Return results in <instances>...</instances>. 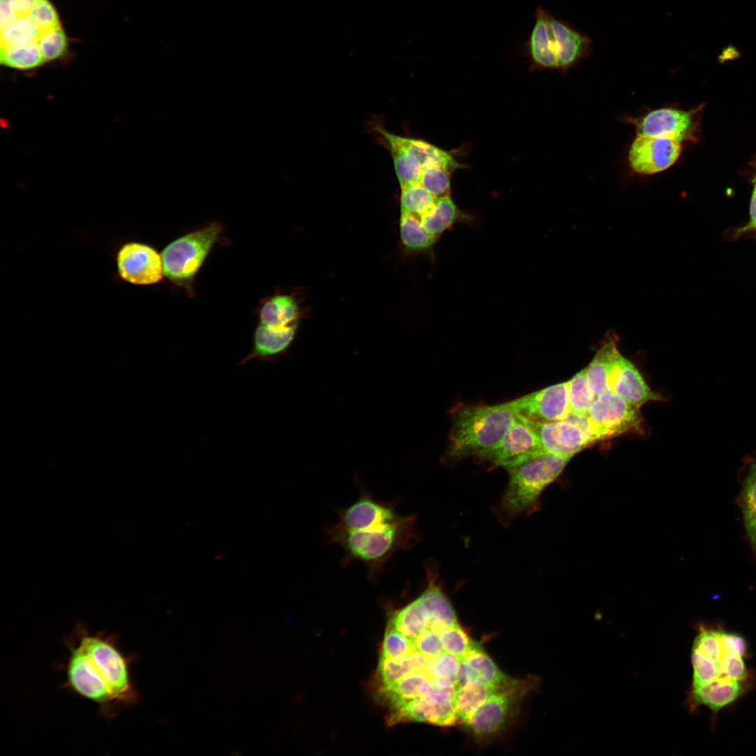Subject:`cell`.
<instances>
[{
    "label": "cell",
    "instance_id": "40",
    "mask_svg": "<svg viewBox=\"0 0 756 756\" xmlns=\"http://www.w3.org/2000/svg\"><path fill=\"white\" fill-rule=\"evenodd\" d=\"M1 30L10 26L18 18L13 10L10 0H0Z\"/></svg>",
    "mask_w": 756,
    "mask_h": 756
},
{
    "label": "cell",
    "instance_id": "11",
    "mask_svg": "<svg viewBox=\"0 0 756 756\" xmlns=\"http://www.w3.org/2000/svg\"><path fill=\"white\" fill-rule=\"evenodd\" d=\"M527 422L547 454L572 458L596 442L588 430L585 416L569 415L566 419L545 423Z\"/></svg>",
    "mask_w": 756,
    "mask_h": 756
},
{
    "label": "cell",
    "instance_id": "9",
    "mask_svg": "<svg viewBox=\"0 0 756 756\" xmlns=\"http://www.w3.org/2000/svg\"><path fill=\"white\" fill-rule=\"evenodd\" d=\"M456 685H433L425 696L410 701L387 717L389 725L400 722H424L440 727L458 724L454 705Z\"/></svg>",
    "mask_w": 756,
    "mask_h": 756
},
{
    "label": "cell",
    "instance_id": "10",
    "mask_svg": "<svg viewBox=\"0 0 756 756\" xmlns=\"http://www.w3.org/2000/svg\"><path fill=\"white\" fill-rule=\"evenodd\" d=\"M682 151V142L675 139L636 134L627 148V167L634 175L652 176L674 165Z\"/></svg>",
    "mask_w": 756,
    "mask_h": 756
},
{
    "label": "cell",
    "instance_id": "12",
    "mask_svg": "<svg viewBox=\"0 0 756 756\" xmlns=\"http://www.w3.org/2000/svg\"><path fill=\"white\" fill-rule=\"evenodd\" d=\"M543 454L545 452L533 428L518 417L500 441L478 459L507 470Z\"/></svg>",
    "mask_w": 756,
    "mask_h": 756
},
{
    "label": "cell",
    "instance_id": "8",
    "mask_svg": "<svg viewBox=\"0 0 756 756\" xmlns=\"http://www.w3.org/2000/svg\"><path fill=\"white\" fill-rule=\"evenodd\" d=\"M698 112L664 106L647 108L636 115H624L621 120L631 125L636 134L666 137L682 143L695 139Z\"/></svg>",
    "mask_w": 756,
    "mask_h": 756
},
{
    "label": "cell",
    "instance_id": "4",
    "mask_svg": "<svg viewBox=\"0 0 756 756\" xmlns=\"http://www.w3.org/2000/svg\"><path fill=\"white\" fill-rule=\"evenodd\" d=\"M570 458L545 453L507 469L509 480L500 501L502 510L510 516L537 510L541 493Z\"/></svg>",
    "mask_w": 756,
    "mask_h": 756
},
{
    "label": "cell",
    "instance_id": "7",
    "mask_svg": "<svg viewBox=\"0 0 756 756\" xmlns=\"http://www.w3.org/2000/svg\"><path fill=\"white\" fill-rule=\"evenodd\" d=\"M586 417L595 441L638 430L643 421L638 408L612 391L596 397Z\"/></svg>",
    "mask_w": 756,
    "mask_h": 756
},
{
    "label": "cell",
    "instance_id": "17",
    "mask_svg": "<svg viewBox=\"0 0 756 756\" xmlns=\"http://www.w3.org/2000/svg\"><path fill=\"white\" fill-rule=\"evenodd\" d=\"M548 10L539 6L535 12V22L528 39L521 44L522 52L529 57L532 69H558L555 43Z\"/></svg>",
    "mask_w": 756,
    "mask_h": 756
},
{
    "label": "cell",
    "instance_id": "22",
    "mask_svg": "<svg viewBox=\"0 0 756 756\" xmlns=\"http://www.w3.org/2000/svg\"><path fill=\"white\" fill-rule=\"evenodd\" d=\"M621 354L616 336L609 333L586 368L587 382L596 398L610 391V379Z\"/></svg>",
    "mask_w": 756,
    "mask_h": 756
},
{
    "label": "cell",
    "instance_id": "43",
    "mask_svg": "<svg viewBox=\"0 0 756 756\" xmlns=\"http://www.w3.org/2000/svg\"><path fill=\"white\" fill-rule=\"evenodd\" d=\"M750 225L752 227L756 228V183L755 189L753 190L751 202H750Z\"/></svg>",
    "mask_w": 756,
    "mask_h": 756
},
{
    "label": "cell",
    "instance_id": "16",
    "mask_svg": "<svg viewBox=\"0 0 756 756\" xmlns=\"http://www.w3.org/2000/svg\"><path fill=\"white\" fill-rule=\"evenodd\" d=\"M550 24L555 43L558 69L563 73L590 57L592 40L574 29L567 21L557 19L552 13Z\"/></svg>",
    "mask_w": 756,
    "mask_h": 756
},
{
    "label": "cell",
    "instance_id": "33",
    "mask_svg": "<svg viewBox=\"0 0 756 756\" xmlns=\"http://www.w3.org/2000/svg\"><path fill=\"white\" fill-rule=\"evenodd\" d=\"M461 661L455 656L444 651L441 654L428 658L424 671L434 683L446 682L458 686Z\"/></svg>",
    "mask_w": 756,
    "mask_h": 756
},
{
    "label": "cell",
    "instance_id": "3",
    "mask_svg": "<svg viewBox=\"0 0 756 756\" xmlns=\"http://www.w3.org/2000/svg\"><path fill=\"white\" fill-rule=\"evenodd\" d=\"M517 419L510 401L495 405H458L451 412L446 453L448 458H478L500 441Z\"/></svg>",
    "mask_w": 756,
    "mask_h": 756
},
{
    "label": "cell",
    "instance_id": "24",
    "mask_svg": "<svg viewBox=\"0 0 756 756\" xmlns=\"http://www.w3.org/2000/svg\"><path fill=\"white\" fill-rule=\"evenodd\" d=\"M297 301L288 294H275L263 300L258 309L259 323L270 328H281L298 323Z\"/></svg>",
    "mask_w": 756,
    "mask_h": 756
},
{
    "label": "cell",
    "instance_id": "37",
    "mask_svg": "<svg viewBox=\"0 0 756 756\" xmlns=\"http://www.w3.org/2000/svg\"><path fill=\"white\" fill-rule=\"evenodd\" d=\"M451 173L443 166H428L423 169L419 183L436 198L449 195Z\"/></svg>",
    "mask_w": 756,
    "mask_h": 756
},
{
    "label": "cell",
    "instance_id": "20",
    "mask_svg": "<svg viewBox=\"0 0 756 756\" xmlns=\"http://www.w3.org/2000/svg\"><path fill=\"white\" fill-rule=\"evenodd\" d=\"M297 328L298 323L275 328L258 323L253 332L252 349L239 364L244 365L252 359L274 361L286 353Z\"/></svg>",
    "mask_w": 756,
    "mask_h": 756
},
{
    "label": "cell",
    "instance_id": "42",
    "mask_svg": "<svg viewBox=\"0 0 756 756\" xmlns=\"http://www.w3.org/2000/svg\"><path fill=\"white\" fill-rule=\"evenodd\" d=\"M39 0H10V6L18 17L26 16Z\"/></svg>",
    "mask_w": 756,
    "mask_h": 756
},
{
    "label": "cell",
    "instance_id": "15",
    "mask_svg": "<svg viewBox=\"0 0 756 756\" xmlns=\"http://www.w3.org/2000/svg\"><path fill=\"white\" fill-rule=\"evenodd\" d=\"M336 512L338 523L351 529L393 522L401 516L397 512V502L378 500L364 488H361L359 497L354 503Z\"/></svg>",
    "mask_w": 756,
    "mask_h": 756
},
{
    "label": "cell",
    "instance_id": "19",
    "mask_svg": "<svg viewBox=\"0 0 756 756\" xmlns=\"http://www.w3.org/2000/svg\"><path fill=\"white\" fill-rule=\"evenodd\" d=\"M426 582L418 598L427 617V626L440 634L446 627L458 622L457 617L431 566H426Z\"/></svg>",
    "mask_w": 756,
    "mask_h": 756
},
{
    "label": "cell",
    "instance_id": "23",
    "mask_svg": "<svg viewBox=\"0 0 756 756\" xmlns=\"http://www.w3.org/2000/svg\"><path fill=\"white\" fill-rule=\"evenodd\" d=\"M744 682L732 680L716 679L692 688L691 700L695 705H704L713 711L736 700L744 692Z\"/></svg>",
    "mask_w": 756,
    "mask_h": 756
},
{
    "label": "cell",
    "instance_id": "35",
    "mask_svg": "<svg viewBox=\"0 0 756 756\" xmlns=\"http://www.w3.org/2000/svg\"><path fill=\"white\" fill-rule=\"evenodd\" d=\"M40 31L26 16L18 17L8 27L1 30V46H17L38 42Z\"/></svg>",
    "mask_w": 756,
    "mask_h": 756
},
{
    "label": "cell",
    "instance_id": "32",
    "mask_svg": "<svg viewBox=\"0 0 756 756\" xmlns=\"http://www.w3.org/2000/svg\"><path fill=\"white\" fill-rule=\"evenodd\" d=\"M570 415L586 416L596 399L587 379L586 368L567 381Z\"/></svg>",
    "mask_w": 756,
    "mask_h": 756
},
{
    "label": "cell",
    "instance_id": "6",
    "mask_svg": "<svg viewBox=\"0 0 756 756\" xmlns=\"http://www.w3.org/2000/svg\"><path fill=\"white\" fill-rule=\"evenodd\" d=\"M538 684L533 676L509 678L498 685L465 725L478 738L503 730L514 718L526 696Z\"/></svg>",
    "mask_w": 756,
    "mask_h": 756
},
{
    "label": "cell",
    "instance_id": "31",
    "mask_svg": "<svg viewBox=\"0 0 756 756\" xmlns=\"http://www.w3.org/2000/svg\"><path fill=\"white\" fill-rule=\"evenodd\" d=\"M1 64L20 70L38 67L46 62L38 43L17 46H1Z\"/></svg>",
    "mask_w": 756,
    "mask_h": 756
},
{
    "label": "cell",
    "instance_id": "38",
    "mask_svg": "<svg viewBox=\"0 0 756 756\" xmlns=\"http://www.w3.org/2000/svg\"><path fill=\"white\" fill-rule=\"evenodd\" d=\"M37 43L46 62L60 57L67 48L66 36L61 26L41 34Z\"/></svg>",
    "mask_w": 756,
    "mask_h": 756
},
{
    "label": "cell",
    "instance_id": "30",
    "mask_svg": "<svg viewBox=\"0 0 756 756\" xmlns=\"http://www.w3.org/2000/svg\"><path fill=\"white\" fill-rule=\"evenodd\" d=\"M400 233L405 246L412 251L430 248L438 237L426 229L421 218L405 212H401Z\"/></svg>",
    "mask_w": 756,
    "mask_h": 756
},
{
    "label": "cell",
    "instance_id": "34",
    "mask_svg": "<svg viewBox=\"0 0 756 756\" xmlns=\"http://www.w3.org/2000/svg\"><path fill=\"white\" fill-rule=\"evenodd\" d=\"M437 199L420 183L405 186L401 188V212L421 218L433 208Z\"/></svg>",
    "mask_w": 756,
    "mask_h": 756
},
{
    "label": "cell",
    "instance_id": "28",
    "mask_svg": "<svg viewBox=\"0 0 756 756\" xmlns=\"http://www.w3.org/2000/svg\"><path fill=\"white\" fill-rule=\"evenodd\" d=\"M465 219V214L457 207L449 195L438 198L433 208L421 218L426 229L437 237Z\"/></svg>",
    "mask_w": 756,
    "mask_h": 756
},
{
    "label": "cell",
    "instance_id": "25",
    "mask_svg": "<svg viewBox=\"0 0 756 756\" xmlns=\"http://www.w3.org/2000/svg\"><path fill=\"white\" fill-rule=\"evenodd\" d=\"M377 129L390 149L400 188L419 183L423 167L419 160L394 139L392 133L382 127Z\"/></svg>",
    "mask_w": 756,
    "mask_h": 756
},
{
    "label": "cell",
    "instance_id": "13",
    "mask_svg": "<svg viewBox=\"0 0 756 756\" xmlns=\"http://www.w3.org/2000/svg\"><path fill=\"white\" fill-rule=\"evenodd\" d=\"M510 402L518 417L529 422L561 421L570 415L567 382L531 392Z\"/></svg>",
    "mask_w": 756,
    "mask_h": 756
},
{
    "label": "cell",
    "instance_id": "18",
    "mask_svg": "<svg viewBox=\"0 0 756 756\" xmlns=\"http://www.w3.org/2000/svg\"><path fill=\"white\" fill-rule=\"evenodd\" d=\"M609 391L638 409L649 401L662 400L651 390L636 365L622 354L612 374Z\"/></svg>",
    "mask_w": 756,
    "mask_h": 756
},
{
    "label": "cell",
    "instance_id": "21",
    "mask_svg": "<svg viewBox=\"0 0 756 756\" xmlns=\"http://www.w3.org/2000/svg\"><path fill=\"white\" fill-rule=\"evenodd\" d=\"M509 678L501 671L480 644L476 643L461 660L458 686L477 681L496 687Z\"/></svg>",
    "mask_w": 756,
    "mask_h": 756
},
{
    "label": "cell",
    "instance_id": "41",
    "mask_svg": "<svg viewBox=\"0 0 756 756\" xmlns=\"http://www.w3.org/2000/svg\"><path fill=\"white\" fill-rule=\"evenodd\" d=\"M747 538L756 555V513L743 517Z\"/></svg>",
    "mask_w": 756,
    "mask_h": 756
},
{
    "label": "cell",
    "instance_id": "39",
    "mask_svg": "<svg viewBox=\"0 0 756 756\" xmlns=\"http://www.w3.org/2000/svg\"><path fill=\"white\" fill-rule=\"evenodd\" d=\"M27 16L41 34L61 26L58 14L48 0H39Z\"/></svg>",
    "mask_w": 756,
    "mask_h": 756
},
{
    "label": "cell",
    "instance_id": "27",
    "mask_svg": "<svg viewBox=\"0 0 756 756\" xmlns=\"http://www.w3.org/2000/svg\"><path fill=\"white\" fill-rule=\"evenodd\" d=\"M496 687L477 681H468L458 686L454 705L458 724H466Z\"/></svg>",
    "mask_w": 756,
    "mask_h": 756
},
{
    "label": "cell",
    "instance_id": "5",
    "mask_svg": "<svg viewBox=\"0 0 756 756\" xmlns=\"http://www.w3.org/2000/svg\"><path fill=\"white\" fill-rule=\"evenodd\" d=\"M223 232L222 224L213 222L168 244L161 253L164 276L191 295L195 276Z\"/></svg>",
    "mask_w": 756,
    "mask_h": 756
},
{
    "label": "cell",
    "instance_id": "2",
    "mask_svg": "<svg viewBox=\"0 0 756 756\" xmlns=\"http://www.w3.org/2000/svg\"><path fill=\"white\" fill-rule=\"evenodd\" d=\"M416 521L414 515H401L395 521L362 529L348 528L337 522L326 527L325 538L344 550L342 566L360 561L367 568L369 579L376 582L396 552L410 549L419 540Z\"/></svg>",
    "mask_w": 756,
    "mask_h": 756
},
{
    "label": "cell",
    "instance_id": "26",
    "mask_svg": "<svg viewBox=\"0 0 756 756\" xmlns=\"http://www.w3.org/2000/svg\"><path fill=\"white\" fill-rule=\"evenodd\" d=\"M394 139L411 153L420 162L423 169L431 165L443 166L451 172L460 169L461 164L449 152L444 150L426 141L407 138L393 134Z\"/></svg>",
    "mask_w": 756,
    "mask_h": 756
},
{
    "label": "cell",
    "instance_id": "36",
    "mask_svg": "<svg viewBox=\"0 0 756 756\" xmlns=\"http://www.w3.org/2000/svg\"><path fill=\"white\" fill-rule=\"evenodd\" d=\"M440 635L444 650L456 657L460 661L476 643L458 622L446 627Z\"/></svg>",
    "mask_w": 756,
    "mask_h": 756
},
{
    "label": "cell",
    "instance_id": "14",
    "mask_svg": "<svg viewBox=\"0 0 756 756\" xmlns=\"http://www.w3.org/2000/svg\"><path fill=\"white\" fill-rule=\"evenodd\" d=\"M117 265L120 277L132 284H154L164 275L161 254L143 243L124 244L118 251Z\"/></svg>",
    "mask_w": 756,
    "mask_h": 756
},
{
    "label": "cell",
    "instance_id": "1",
    "mask_svg": "<svg viewBox=\"0 0 756 756\" xmlns=\"http://www.w3.org/2000/svg\"><path fill=\"white\" fill-rule=\"evenodd\" d=\"M69 643L66 687L95 703L111 718L119 707L139 699L130 675L132 659L119 649L117 638L104 632L91 633L82 625Z\"/></svg>",
    "mask_w": 756,
    "mask_h": 756
},
{
    "label": "cell",
    "instance_id": "29",
    "mask_svg": "<svg viewBox=\"0 0 756 756\" xmlns=\"http://www.w3.org/2000/svg\"><path fill=\"white\" fill-rule=\"evenodd\" d=\"M741 489L736 503L743 517L756 513V451L743 458V465L738 471Z\"/></svg>",
    "mask_w": 756,
    "mask_h": 756
}]
</instances>
